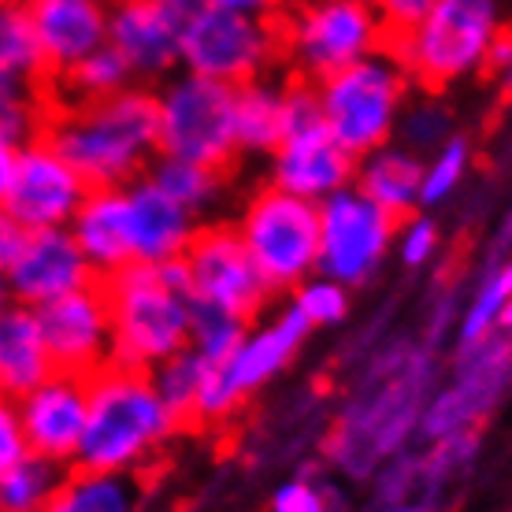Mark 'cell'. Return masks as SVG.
I'll return each instance as SVG.
<instances>
[{
  "mask_svg": "<svg viewBox=\"0 0 512 512\" xmlns=\"http://www.w3.org/2000/svg\"><path fill=\"white\" fill-rule=\"evenodd\" d=\"M45 138L60 149L86 186H130L160 156L153 86H127L101 101H56Z\"/></svg>",
  "mask_w": 512,
  "mask_h": 512,
  "instance_id": "cell-1",
  "label": "cell"
},
{
  "mask_svg": "<svg viewBox=\"0 0 512 512\" xmlns=\"http://www.w3.org/2000/svg\"><path fill=\"white\" fill-rule=\"evenodd\" d=\"M182 435V420L149 372L108 364L90 375V416L75 468L141 475Z\"/></svg>",
  "mask_w": 512,
  "mask_h": 512,
  "instance_id": "cell-2",
  "label": "cell"
},
{
  "mask_svg": "<svg viewBox=\"0 0 512 512\" xmlns=\"http://www.w3.org/2000/svg\"><path fill=\"white\" fill-rule=\"evenodd\" d=\"M112 312V364L130 372H156L164 360L190 349L193 301L182 260L130 264L104 279Z\"/></svg>",
  "mask_w": 512,
  "mask_h": 512,
  "instance_id": "cell-3",
  "label": "cell"
},
{
  "mask_svg": "<svg viewBox=\"0 0 512 512\" xmlns=\"http://www.w3.org/2000/svg\"><path fill=\"white\" fill-rule=\"evenodd\" d=\"M501 0H438L409 34L390 41L416 90L446 93L490 71V56L505 34Z\"/></svg>",
  "mask_w": 512,
  "mask_h": 512,
  "instance_id": "cell-4",
  "label": "cell"
},
{
  "mask_svg": "<svg viewBox=\"0 0 512 512\" xmlns=\"http://www.w3.org/2000/svg\"><path fill=\"white\" fill-rule=\"evenodd\" d=\"M412 93L416 82L390 45L316 82L323 127L357 160L397 138Z\"/></svg>",
  "mask_w": 512,
  "mask_h": 512,
  "instance_id": "cell-5",
  "label": "cell"
},
{
  "mask_svg": "<svg viewBox=\"0 0 512 512\" xmlns=\"http://www.w3.org/2000/svg\"><path fill=\"white\" fill-rule=\"evenodd\" d=\"M308 334H312V327L286 301L279 308L271 305L264 316H256L245 327L242 342L234 346L231 357L223 364L208 360L190 427H216V423H227L231 416H238L249 397L271 386L294 364L297 353L305 349Z\"/></svg>",
  "mask_w": 512,
  "mask_h": 512,
  "instance_id": "cell-6",
  "label": "cell"
},
{
  "mask_svg": "<svg viewBox=\"0 0 512 512\" xmlns=\"http://www.w3.org/2000/svg\"><path fill=\"white\" fill-rule=\"evenodd\" d=\"M234 231L275 297L297 290L320 264V205L279 186H253L234 208Z\"/></svg>",
  "mask_w": 512,
  "mask_h": 512,
  "instance_id": "cell-7",
  "label": "cell"
},
{
  "mask_svg": "<svg viewBox=\"0 0 512 512\" xmlns=\"http://www.w3.org/2000/svg\"><path fill=\"white\" fill-rule=\"evenodd\" d=\"M282 67L290 78H320L386 49L372 0H290L279 12Z\"/></svg>",
  "mask_w": 512,
  "mask_h": 512,
  "instance_id": "cell-8",
  "label": "cell"
},
{
  "mask_svg": "<svg viewBox=\"0 0 512 512\" xmlns=\"http://www.w3.org/2000/svg\"><path fill=\"white\" fill-rule=\"evenodd\" d=\"M153 93L156 123H160V156H179L193 164L234 171L238 164L234 86L179 67L160 86H153Z\"/></svg>",
  "mask_w": 512,
  "mask_h": 512,
  "instance_id": "cell-9",
  "label": "cell"
},
{
  "mask_svg": "<svg viewBox=\"0 0 512 512\" xmlns=\"http://www.w3.org/2000/svg\"><path fill=\"white\" fill-rule=\"evenodd\" d=\"M179 67L223 86H245L282 67L279 19L201 8L182 19Z\"/></svg>",
  "mask_w": 512,
  "mask_h": 512,
  "instance_id": "cell-10",
  "label": "cell"
},
{
  "mask_svg": "<svg viewBox=\"0 0 512 512\" xmlns=\"http://www.w3.org/2000/svg\"><path fill=\"white\" fill-rule=\"evenodd\" d=\"M186 290L197 308L227 312L234 320L253 323L275 305V294L260 279L253 256L245 253L231 219H208L182 253Z\"/></svg>",
  "mask_w": 512,
  "mask_h": 512,
  "instance_id": "cell-11",
  "label": "cell"
},
{
  "mask_svg": "<svg viewBox=\"0 0 512 512\" xmlns=\"http://www.w3.org/2000/svg\"><path fill=\"white\" fill-rule=\"evenodd\" d=\"M397 219L372 205L357 186L334 193L320 205V264L316 271L360 290L379 279L394 256Z\"/></svg>",
  "mask_w": 512,
  "mask_h": 512,
  "instance_id": "cell-12",
  "label": "cell"
},
{
  "mask_svg": "<svg viewBox=\"0 0 512 512\" xmlns=\"http://www.w3.org/2000/svg\"><path fill=\"white\" fill-rule=\"evenodd\" d=\"M86 179L67 164L49 138H38L19 149L12 186L0 201V212L19 231H60L75 219L86 201Z\"/></svg>",
  "mask_w": 512,
  "mask_h": 512,
  "instance_id": "cell-13",
  "label": "cell"
},
{
  "mask_svg": "<svg viewBox=\"0 0 512 512\" xmlns=\"http://www.w3.org/2000/svg\"><path fill=\"white\" fill-rule=\"evenodd\" d=\"M56 372L90 379L112 364V312L101 282L34 308Z\"/></svg>",
  "mask_w": 512,
  "mask_h": 512,
  "instance_id": "cell-14",
  "label": "cell"
},
{
  "mask_svg": "<svg viewBox=\"0 0 512 512\" xmlns=\"http://www.w3.org/2000/svg\"><path fill=\"white\" fill-rule=\"evenodd\" d=\"M0 271H4L12 301L26 308H41L56 297L75 294L82 286L97 282L67 227H60V231H19V242L12 245Z\"/></svg>",
  "mask_w": 512,
  "mask_h": 512,
  "instance_id": "cell-15",
  "label": "cell"
},
{
  "mask_svg": "<svg viewBox=\"0 0 512 512\" xmlns=\"http://www.w3.org/2000/svg\"><path fill=\"white\" fill-rule=\"evenodd\" d=\"M26 449L60 468H75L78 446L90 416V379L71 372H52L34 390L15 397Z\"/></svg>",
  "mask_w": 512,
  "mask_h": 512,
  "instance_id": "cell-16",
  "label": "cell"
},
{
  "mask_svg": "<svg viewBox=\"0 0 512 512\" xmlns=\"http://www.w3.org/2000/svg\"><path fill=\"white\" fill-rule=\"evenodd\" d=\"M464 364L453 386L423 409V431L431 438L457 435V431H472L479 416L494 405L505 390L512 375V334L498 331L490 334L487 342H479L472 349H461Z\"/></svg>",
  "mask_w": 512,
  "mask_h": 512,
  "instance_id": "cell-17",
  "label": "cell"
},
{
  "mask_svg": "<svg viewBox=\"0 0 512 512\" xmlns=\"http://www.w3.org/2000/svg\"><path fill=\"white\" fill-rule=\"evenodd\" d=\"M108 45L123 56L138 86H160L179 71L182 15L160 0H112Z\"/></svg>",
  "mask_w": 512,
  "mask_h": 512,
  "instance_id": "cell-18",
  "label": "cell"
},
{
  "mask_svg": "<svg viewBox=\"0 0 512 512\" xmlns=\"http://www.w3.org/2000/svg\"><path fill=\"white\" fill-rule=\"evenodd\" d=\"M264 182L279 190L305 197L323 205L327 197L353 186L357 175V156H349L338 141L327 134V127L286 134L282 145L264 160Z\"/></svg>",
  "mask_w": 512,
  "mask_h": 512,
  "instance_id": "cell-19",
  "label": "cell"
},
{
  "mask_svg": "<svg viewBox=\"0 0 512 512\" xmlns=\"http://www.w3.org/2000/svg\"><path fill=\"white\" fill-rule=\"evenodd\" d=\"M38 49L49 71V86L78 60L108 45L112 0H26Z\"/></svg>",
  "mask_w": 512,
  "mask_h": 512,
  "instance_id": "cell-20",
  "label": "cell"
},
{
  "mask_svg": "<svg viewBox=\"0 0 512 512\" xmlns=\"http://www.w3.org/2000/svg\"><path fill=\"white\" fill-rule=\"evenodd\" d=\"M67 231L82 249L97 282L112 279L116 271L138 264L134 260V234H130L127 186H93L78 205Z\"/></svg>",
  "mask_w": 512,
  "mask_h": 512,
  "instance_id": "cell-21",
  "label": "cell"
},
{
  "mask_svg": "<svg viewBox=\"0 0 512 512\" xmlns=\"http://www.w3.org/2000/svg\"><path fill=\"white\" fill-rule=\"evenodd\" d=\"M130 234H134V260L138 264H171L182 260L190 242L201 231V219L156 186L149 175L127 186Z\"/></svg>",
  "mask_w": 512,
  "mask_h": 512,
  "instance_id": "cell-22",
  "label": "cell"
},
{
  "mask_svg": "<svg viewBox=\"0 0 512 512\" xmlns=\"http://www.w3.org/2000/svg\"><path fill=\"white\" fill-rule=\"evenodd\" d=\"M286 82L290 75H264L234 90V141L238 160H268L286 138Z\"/></svg>",
  "mask_w": 512,
  "mask_h": 512,
  "instance_id": "cell-23",
  "label": "cell"
},
{
  "mask_svg": "<svg viewBox=\"0 0 512 512\" xmlns=\"http://www.w3.org/2000/svg\"><path fill=\"white\" fill-rule=\"evenodd\" d=\"M52 372L56 364L41 334L38 312L12 301L0 312V394L15 401Z\"/></svg>",
  "mask_w": 512,
  "mask_h": 512,
  "instance_id": "cell-24",
  "label": "cell"
},
{
  "mask_svg": "<svg viewBox=\"0 0 512 512\" xmlns=\"http://www.w3.org/2000/svg\"><path fill=\"white\" fill-rule=\"evenodd\" d=\"M420 182H423V156L405 149L401 141H390L375 153L357 160V186L372 205H379L386 216L405 219L420 212Z\"/></svg>",
  "mask_w": 512,
  "mask_h": 512,
  "instance_id": "cell-25",
  "label": "cell"
},
{
  "mask_svg": "<svg viewBox=\"0 0 512 512\" xmlns=\"http://www.w3.org/2000/svg\"><path fill=\"white\" fill-rule=\"evenodd\" d=\"M149 179L164 193H171L186 212L208 223L216 219L227 201H231L234 175L223 167L193 164V160H179V156H156V164L149 167Z\"/></svg>",
  "mask_w": 512,
  "mask_h": 512,
  "instance_id": "cell-26",
  "label": "cell"
},
{
  "mask_svg": "<svg viewBox=\"0 0 512 512\" xmlns=\"http://www.w3.org/2000/svg\"><path fill=\"white\" fill-rule=\"evenodd\" d=\"M52 104L56 97H52L49 82L0 71V141L12 149H23L30 141L45 138Z\"/></svg>",
  "mask_w": 512,
  "mask_h": 512,
  "instance_id": "cell-27",
  "label": "cell"
},
{
  "mask_svg": "<svg viewBox=\"0 0 512 512\" xmlns=\"http://www.w3.org/2000/svg\"><path fill=\"white\" fill-rule=\"evenodd\" d=\"M138 475L67 468L64 487L49 512H138Z\"/></svg>",
  "mask_w": 512,
  "mask_h": 512,
  "instance_id": "cell-28",
  "label": "cell"
},
{
  "mask_svg": "<svg viewBox=\"0 0 512 512\" xmlns=\"http://www.w3.org/2000/svg\"><path fill=\"white\" fill-rule=\"evenodd\" d=\"M67 468L45 461L38 453H26L0 472V512H49Z\"/></svg>",
  "mask_w": 512,
  "mask_h": 512,
  "instance_id": "cell-29",
  "label": "cell"
},
{
  "mask_svg": "<svg viewBox=\"0 0 512 512\" xmlns=\"http://www.w3.org/2000/svg\"><path fill=\"white\" fill-rule=\"evenodd\" d=\"M52 86H56L52 90L56 101H101V97H116L127 86H134V75L112 45H101L86 60H78L67 75L56 78Z\"/></svg>",
  "mask_w": 512,
  "mask_h": 512,
  "instance_id": "cell-30",
  "label": "cell"
},
{
  "mask_svg": "<svg viewBox=\"0 0 512 512\" xmlns=\"http://www.w3.org/2000/svg\"><path fill=\"white\" fill-rule=\"evenodd\" d=\"M512 301V256L501 260L498 268H490L483 282L475 286V294L468 297L461 320H457V349H472L479 342H487L490 334H498L501 312Z\"/></svg>",
  "mask_w": 512,
  "mask_h": 512,
  "instance_id": "cell-31",
  "label": "cell"
},
{
  "mask_svg": "<svg viewBox=\"0 0 512 512\" xmlns=\"http://www.w3.org/2000/svg\"><path fill=\"white\" fill-rule=\"evenodd\" d=\"M0 71L49 82L26 0H0Z\"/></svg>",
  "mask_w": 512,
  "mask_h": 512,
  "instance_id": "cell-32",
  "label": "cell"
},
{
  "mask_svg": "<svg viewBox=\"0 0 512 512\" xmlns=\"http://www.w3.org/2000/svg\"><path fill=\"white\" fill-rule=\"evenodd\" d=\"M472 145L468 138L453 134L449 141H442L435 153L423 156V182H420V208L431 212V208H442L446 201H453L461 186L472 175Z\"/></svg>",
  "mask_w": 512,
  "mask_h": 512,
  "instance_id": "cell-33",
  "label": "cell"
},
{
  "mask_svg": "<svg viewBox=\"0 0 512 512\" xmlns=\"http://www.w3.org/2000/svg\"><path fill=\"white\" fill-rule=\"evenodd\" d=\"M453 138V112L446 108L442 93L435 90H420L412 93L405 116L397 123V138L405 149H412L416 156L435 153L442 141Z\"/></svg>",
  "mask_w": 512,
  "mask_h": 512,
  "instance_id": "cell-34",
  "label": "cell"
},
{
  "mask_svg": "<svg viewBox=\"0 0 512 512\" xmlns=\"http://www.w3.org/2000/svg\"><path fill=\"white\" fill-rule=\"evenodd\" d=\"M286 305L294 308L312 331H327V327H342L349 320V312H353V290L316 271L297 290L286 294Z\"/></svg>",
  "mask_w": 512,
  "mask_h": 512,
  "instance_id": "cell-35",
  "label": "cell"
},
{
  "mask_svg": "<svg viewBox=\"0 0 512 512\" xmlns=\"http://www.w3.org/2000/svg\"><path fill=\"white\" fill-rule=\"evenodd\" d=\"M245 327H249V323L234 320V316H227V312H212V308L193 305L190 349L193 353H201L205 360H212V364H223V360L234 353V346L242 342Z\"/></svg>",
  "mask_w": 512,
  "mask_h": 512,
  "instance_id": "cell-36",
  "label": "cell"
},
{
  "mask_svg": "<svg viewBox=\"0 0 512 512\" xmlns=\"http://www.w3.org/2000/svg\"><path fill=\"white\" fill-rule=\"evenodd\" d=\"M442 249V231L438 223L427 212H416V216L397 219V234H394V256L401 268L409 271H423Z\"/></svg>",
  "mask_w": 512,
  "mask_h": 512,
  "instance_id": "cell-37",
  "label": "cell"
},
{
  "mask_svg": "<svg viewBox=\"0 0 512 512\" xmlns=\"http://www.w3.org/2000/svg\"><path fill=\"white\" fill-rule=\"evenodd\" d=\"M268 512H334V490L316 475H294L275 487Z\"/></svg>",
  "mask_w": 512,
  "mask_h": 512,
  "instance_id": "cell-38",
  "label": "cell"
},
{
  "mask_svg": "<svg viewBox=\"0 0 512 512\" xmlns=\"http://www.w3.org/2000/svg\"><path fill=\"white\" fill-rule=\"evenodd\" d=\"M435 4L438 0H372L375 15H379V23H383L390 41H397L401 34H409L412 26L420 23Z\"/></svg>",
  "mask_w": 512,
  "mask_h": 512,
  "instance_id": "cell-39",
  "label": "cell"
},
{
  "mask_svg": "<svg viewBox=\"0 0 512 512\" xmlns=\"http://www.w3.org/2000/svg\"><path fill=\"white\" fill-rule=\"evenodd\" d=\"M26 435H23V423H19V409H15L12 397L0 394V472L15 464L19 457H26Z\"/></svg>",
  "mask_w": 512,
  "mask_h": 512,
  "instance_id": "cell-40",
  "label": "cell"
},
{
  "mask_svg": "<svg viewBox=\"0 0 512 512\" xmlns=\"http://www.w3.org/2000/svg\"><path fill=\"white\" fill-rule=\"evenodd\" d=\"M205 8L219 12H238V15H260V19H279L286 0H205Z\"/></svg>",
  "mask_w": 512,
  "mask_h": 512,
  "instance_id": "cell-41",
  "label": "cell"
},
{
  "mask_svg": "<svg viewBox=\"0 0 512 512\" xmlns=\"http://www.w3.org/2000/svg\"><path fill=\"white\" fill-rule=\"evenodd\" d=\"M490 75H498L501 90L512 93V30H505L498 41V49L490 56Z\"/></svg>",
  "mask_w": 512,
  "mask_h": 512,
  "instance_id": "cell-42",
  "label": "cell"
},
{
  "mask_svg": "<svg viewBox=\"0 0 512 512\" xmlns=\"http://www.w3.org/2000/svg\"><path fill=\"white\" fill-rule=\"evenodd\" d=\"M15 160H19V149H12V145L0 141V201H4V193H8V186H12Z\"/></svg>",
  "mask_w": 512,
  "mask_h": 512,
  "instance_id": "cell-43",
  "label": "cell"
},
{
  "mask_svg": "<svg viewBox=\"0 0 512 512\" xmlns=\"http://www.w3.org/2000/svg\"><path fill=\"white\" fill-rule=\"evenodd\" d=\"M15 242H19V227H15L12 219L0 212V264L8 260V253H12Z\"/></svg>",
  "mask_w": 512,
  "mask_h": 512,
  "instance_id": "cell-44",
  "label": "cell"
},
{
  "mask_svg": "<svg viewBox=\"0 0 512 512\" xmlns=\"http://www.w3.org/2000/svg\"><path fill=\"white\" fill-rule=\"evenodd\" d=\"M160 4H164V8H171L175 15H182V19L205 8V0H160Z\"/></svg>",
  "mask_w": 512,
  "mask_h": 512,
  "instance_id": "cell-45",
  "label": "cell"
},
{
  "mask_svg": "<svg viewBox=\"0 0 512 512\" xmlns=\"http://www.w3.org/2000/svg\"><path fill=\"white\" fill-rule=\"evenodd\" d=\"M12 305V294H8V282H4V271H0V312Z\"/></svg>",
  "mask_w": 512,
  "mask_h": 512,
  "instance_id": "cell-46",
  "label": "cell"
},
{
  "mask_svg": "<svg viewBox=\"0 0 512 512\" xmlns=\"http://www.w3.org/2000/svg\"><path fill=\"white\" fill-rule=\"evenodd\" d=\"M498 331H505V334H512V301L505 305V312H501V327Z\"/></svg>",
  "mask_w": 512,
  "mask_h": 512,
  "instance_id": "cell-47",
  "label": "cell"
},
{
  "mask_svg": "<svg viewBox=\"0 0 512 512\" xmlns=\"http://www.w3.org/2000/svg\"><path fill=\"white\" fill-rule=\"evenodd\" d=\"M386 512H423V509H420V505H412V501H394Z\"/></svg>",
  "mask_w": 512,
  "mask_h": 512,
  "instance_id": "cell-48",
  "label": "cell"
}]
</instances>
